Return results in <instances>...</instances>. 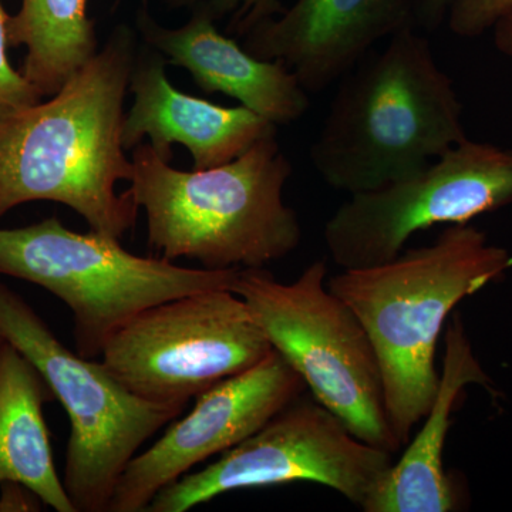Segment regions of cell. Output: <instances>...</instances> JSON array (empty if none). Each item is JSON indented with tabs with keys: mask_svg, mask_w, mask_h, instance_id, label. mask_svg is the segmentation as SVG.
Returning a JSON list of instances; mask_svg holds the SVG:
<instances>
[{
	"mask_svg": "<svg viewBox=\"0 0 512 512\" xmlns=\"http://www.w3.org/2000/svg\"><path fill=\"white\" fill-rule=\"evenodd\" d=\"M134 63L136 39L120 26L55 96L0 123V218L53 201L106 237L134 227L140 208L116 191L133 174L121 136Z\"/></svg>",
	"mask_w": 512,
	"mask_h": 512,
	"instance_id": "1",
	"label": "cell"
},
{
	"mask_svg": "<svg viewBox=\"0 0 512 512\" xmlns=\"http://www.w3.org/2000/svg\"><path fill=\"white\" fill-rule=\"evenodd\" d=\"M511 268L510 251L461 224L444 229L426 247L403 249L383 264L342 269L326 281L355 312L375 348L387 421L402 447L439 389L436 350L448 316Z\"/></svg>",
	"mask_w": 512,
	"mask_h": 512,
	"instance_id": "2",
	"label": "cell"
},
{
	"mask_svg": "<svg viewBox=\"0 0 512 512\" xmlns=\"http://www.w3.org/2000/svg\"><path fill=\"white\" fill-rule=\"evenodd\" d=\"M339 82L309 151L333 190L352 195L403 180L467 138L453 80L414 26Z\"/></svg>",
	"mask_w": 512,
	"mask_h": 512,
	"instance_id": "3",
	"label": "cell"
},
{
	"mask_svg": "<svg viewBox=\"0 0 512 512\" xmlns=\"http://www.w3.org/2000/svg\"><path fill=\"white\" fill-rule=\"evenodd\" d=\"M131 163L128 192L146 211L148 245L163 258L265 268L301 244V221L284 201L292 165L276 134L207 170H175L147 143L134 148Z\"/></svg>",
	"mask_w": 512,
	"mask_h": 512,
	"instance_id": "4",
	"label": "cell"
},
{
	"mask_svg": "<svg viewBox=\"0 0 512 512\" xmlns=\"http://www.w3.org/2000/svg\"><path fill=\"white\" fill-rule=\"evenodd\" d=\"M239 269L184 268L170 259L131 254L119 239L72 231L57 217L0 228V275L55 295L73 313L74 350L99 359L128 320L190 293L232 289Z\"/></svg>",
	"mask_w": 512,
	"mask_h": 512,
	"instance_id": "5",
	"label": "cell"
},
{
	"mask_svg": "<svg viewBox=\"0 0 512 512\" xmlns=\"http://www.w3.org/2000/svg\"><path fill=\"white\" fill-rule=\"evenodd\" d=\"M326 275L322 259L291 284L265 268L239 269L231 291L320 404L357 439L396 453L402 444L387 421L375 348L355 312L329 291Z\"/></svg>",
	"mask_w": 512,
	"mask_h": 512,
	"instance_id": "6",
	"label": "cell"
},
{
	"mask_svg": "<svg viewBox=\"0 0 512 512\" xmlns=\"http://www.w3.org/2000/svg\"><path fill=\"white\" fill-rule=\"evenodd\" d=\"M0 335L42 373L69 416L62 481L76 512H107L124 468L185 407L141 399L100 359L64 346L2 279Z\"/></svg>",
	"mask_w": 512,
	"mask_h": 512,
	"instance_id": "7",
	"label": "cell"
},
{
	"mask_svg": "<svg viewBox=\"0 0 512 512\" xmlns=\"http://www.w3.org/2000/svg\"><path fill=\"white\" fill-rule=\"evenodd\" d=\"M272 350L247 303L231 289H211L144 309L110 336L99 359L141 399L185 407Z\"/></svg>",
	"mask_w": 512,
	"mask_h": 512,
	"instance_id": "8",
	"label": "cell"
},
{
	"mask_svg": "<svg viewBox=\"0 0 512 512\" xmlns=\"http://www.w3.org/2000/svg\"><path fill=\"white\" fill-rule=\"evenodd\" d=\"M393 454L350 433L315 397L299 396L215 463L167 485L147 512H185L222 494L308 481L362 508Z\"/></svg>",
	"mask_w": 512,
	"mask_h": 512,
	"instance_id": "9",
	"label": "cell"
},
{
	"mask_svg": "<svg viewBox=\"0 0 512 512\" xmlns=\"http://www.w3.org/2000/svg\"><path fill=\"white\" fill-rule=\"evenodd\" d=\"M512 204V150L461 141L423 170L377 190L352 194L323 231L342 269L390 261L413 235L468 221Z\"/></svg>",
	"mask_w": 512,
	"mask_h": 512,
	"instance_id": "10",
	"label": "cell"
},
{
	"mask_svg": "<svg viewBox=\"0 0 512 512\" xmlns=\"http://www.w3.org/2000/svg\"><path fill=\"white\" fill-rule=\"evenodd\" d=\"M305 390L302 377L274 349L247 372L198 394L188 416L171 421L161 439L127 464L107 512H147L163 488L248 439Z\"/></svg>",
	"mask_w": 512,
	"mask_h": 512,
	"instance_id": "11",
	"label": "cell"
},
{
	"mask_svg": "<svg viewBox=\"0 0 512 512\" xmlns=\"http://www.w3.org/2000/svg\"><path fill=\"white\" fill-rule=\"evenodd\" d=\"M417 0H296L245 33L244 47L275 60L309 94L339 82L373 47L414 26Z\"/></svg>",
	"mask_w": 512,
	"mask_h": 512,
	"instance_id": "12",
	"label": "cell"
},
{
	"mask_svg": "<svg viewBox=\"0 0 512 512\" xmlns=\"http://www.w3.org/2000/svg\"><path fill=\"white\" fill-rule=\"evenodd\" d=\"M163 56L141 55L134 63L130 92L134 103L123 123L124 150L150 138L154 151L170 163L173 144H183L194 170L231 163L262 138L275 136L274 123L247 107H224L175 89Z\"/></svg>",
	"mask_w": 512,
	"mask_h": 512,
	"instance_id": "13",
	"label": "cell"
},
{
	"mask_svg": "<svg viewBox=\"0 0 512 512\" xmlns=\"http://www.w3.org/2000/svg\"><path fill=\"white\" fill-rule=\"evenodd\" d=\"M215 19L194 10L185 25L168 29L147 12L137 16V28L165 63L184 67L205 93H222L275 126L295 123L311 109V94L298 77L275 60L259 59L222 35Z\"/></svg>",
	"mask_w": 512,
	"mask_h": 512,
	"instance_id": "14",
	"label": "cell"
},
{
	"mask_svg": "<svg viewBox=\"0 0 512 512\" xmlns=\"http://www.w3.org/2000/svg\"><path fill=\"white\" fill-rule=\"evenodd\" d=\"M468 384L491 390V380L474 356L463 320L453 313L446 330V353L439 389L423 426L399 461L392 463L367 495L365 512H450L458 505L453 477L444 468L450 414Z\"/></svg>",
	"mask_w": 512,
	"mask_h": 512,
	"instance_id": "15",
	"label": "cell"
},
{
	"mask_svg": "<svg viewBox=\"0 0 512 512\" xmlns=\"http://www.w3.org/2000/svg\"><path fill=\"white\" fill-rule=\"evenodd\" d=\"M55 400L45 377L15 346H0V485H28L46 507L76 512L57 474L43 407Z\"/></svg>",
	"mask_w": 512,
	"mask_h": 512,
	"instance_id": "16",
	"label": "cell"
},
{
	"mask_svg": "<svg viewBox=\"0 0 512 512\" xmlns=\"http://www.w3.org/2000/svg\"><path fill=\"white\" fill-rule=\"evenodd\" d=\"M8 40L26 47L22 73L43 97L55 96L99 52L87 0H22L9 16Z\"/></svg>",
	"mask_w": 512,
	"mask_h": 512,
	"instance_id": "17",
	"label": "cell"
},
{
	"mask_svg": "<svg viewBox=\"0 0 512 512\" xmlns=\"http://www.w3.org/2000/svg\"><path fill=\"white\" fill-rule=\"evenodd\" d=\"M8 13L0 0V123L42 101V93L22 72L13 69L8 49Z\"/></svg>",
	"mask_w": 512,
	"mask_h": 512,
	"instance_id": "18",
	"label": "cell"
},
{
	"mask_svg": "<svg viewBox=\"0 0 512 512\" xmlns=\"http://www.w3.org/2000/svg\"><path fill=\"white\" fill-rule=\"evenodd\" d=\"M171 8H191L210 13L215 20L234 13L231 29L245 35L266 19L282 13L281 0H167Z\"/></svg>",
	"mask_w": 512,
	"mask_h": 512,
	"instance_id": "19",
	"label": "cell"
},
{
	"mask_svg": "<svg viewBox=\"0 0 512 512\" xmlns=\"http://www.w3.org/2000/svg\"><path fill=\"white\" fill-rule=\"evenodd\" d=\"M512 8V0H454L448 10V28L458 37L474 39L493 28Z\"/></svg>",
	"mask_w": 512,
	"mask_h": 512,
	"instance_id": "20",
	"label": "cell"
},
{
	"mask_svg": "<svg viewBox=\"0 0 512 512\" xmlns=\"http://www.w3.org/2000/svg\"><path fill=\"white\" fill-rule=\"evenodd\" d=\"M46 507L42 498L18 481H6L0 485V512L35 511Z\"/></svg>",
	"mask_w": 512,
	"mask_h": 512,
	"instance_id": "21",
	"label": "cell"
},
{
	"mask_svg": "<svg viewBox=\"0 0 512 512\" xmlns=\"http://www.w3.org/2000/svg\"><path fill=\"white\" fill-rule=\"evenodd\" d=\"M454 0H417L416 22L424 29L433 32L447 19L448 10Z\"/></svg>",
	"mask_w": 512,
	"mask_h": 512,
	"instance_id": "22",
	"label": "cell"
},
{
	"mask_svg": "<svg viewBox=\"0 0 512 512\" xmlns=\"http://www.w3.org/2000/svg\"><path fill=\"white\" fill-rule=\"evenodd\" d=\"M494 45L498 52L512 60V8L494 23Z\"/></svg>",
	"mask_w": 512,
	"mask_h": 512,
	"instance_id": "23",
	"label": "cell"
},
{
	"mask_svg": "<svg viewBox=\"0 0 512 512\" xmlns=\"http://www.w3.org/2000/svg\"><path fill=\"white\" fill-rule=\"evenodd\" d=\"M5 342H6V340H5V339H3V336H2V335H0V346H2V345H3V343H5Z\"/></svg>",
	"mask_w": 512,
	"mask_h": 512,
	"instance_id": "24",
	"label": "cell"
}]
</instances>
